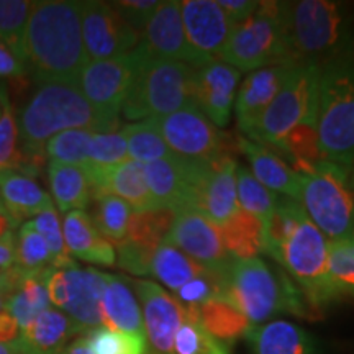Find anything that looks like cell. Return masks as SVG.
I'll use <instances>...</instances> for the list:
<instances>
[{
  "mask_svg": "<svg viewBox=\"0 0 354 354\" xmlns=\"http://www.w3.org/2000/svg\"><path fill=\"white\" fill-rule=\"evenodd\" d=\"M26 74L25 64L17 57L7 44L0 41V77L19 79Z\"/></svg>",
  "mask_w": 354,
  "mask_h": 354,
  "instance_id": "cell-51",
  "label": "cell"
},
{
  "mask_svg": "<svg viewBox=\"0 0 354 354\" xmlns=\"http://www.w3.org/2000/svg\"><path fill=\"white\" fill-rule=\"evenodd\" d=\"M185 312L227 348L243 338L251 326L240 310L223 299L209 300L196 308H185Z\"/></svg>",
  "mask_w": 354,
  "mask_h": 354,
  "instance_id": "cell-30",
  "label": "cell"
},
{
  "mask_svg": "<svg viewBox=\"0 0 354 354\" xmlns=\"http://www.w3.org/2000/svg\"><path fill=\"white\" fill-rule=\"evenodd\" d=\"M84 333L76 323L51 307L21 328L19 342L28 354H63L69 339Z\"/></svg>",
  "mask_w": 354,
  "mask_h": 354,
  "instance_id": "cell-29",
  "label": "cell"
},
{
  "mask_svg": "<svg viewBox=\"0 0 354 354\" xmlns=\"http://www.w3.org/2000/svg\"><path fill=\"white\" fill-rule=\"evenodd\" d=\"M236 145L251 165V174L259 180L264 187L274 194H282L284 197L299 202L300 189H302V176L297 174L287 165L277 153L271 151L268 146L238 136Z\"/></svg>",
  "mask_w": 354,
  "mask_h": 354,
  "instance_id": "cell-24",
  "label": "cell"
},
{
  "mask_svg": "<svg viewBox=\"0 0 354 354\" xmlns=\"http://www.w3.org/2000/svg\"><path fill=\"white\" fill-rule=\"evenodd\" d=\"M218 59L238 71H258L268 66L294 64L287 32V2H259L245 24L234 26Z\"/></svg>",
  "mask_w": 354,
  "mask_h": 354,
  "instance_id": "cell-6",
  "label": "cell"
},
{
  "mask_svg": "<svg viewBox=\"0 0 354 354\" xmlns=\"http://www.w3.org/2000/svg\"><path fill=\"white\" fill-rule=\"evenodd\" d=\"M328 277L336 297H354V234L330 241Z\"/></svg>",
  "mask_w": 354,
  "mask_h": 354,
  "instance_id": "cell-42",
  "label": "cell"
},
{
  "mask_svg": "<svg viewBox=\"0 0 354 354\" xmlns=\"http://www.w3.org/2000/svg\"><path fill=\"white\" fill-rule=\"evenodd\" d=\"M317 133L326 161L354 165V55L322 69Z\"/></svg>",
  "mask_w": 354,
  "mask_h": 354,
  "instance_id": "cell-5",
  "label": "cell"
},
{
  "mask_svg": "<svg viewBox=\"0 0 354 354\" xmlns=\"http://www.w3.org/2000/svg\"><path fill=\"white\" fill-rule=\"evenodd\" d=\"M15 264V236L0 240V271Z\"/></svg>",
  "mask_w": 354,
  "mask_h": 354,
  "instance_id": "cell-53",
  "label": "cell"
},
{
  "mask_svg": "<svg viewBox=\"0 0 354 354\" xmlns=\"http://www.w3.org/2000/svg\"><path fill=\"white\" fill-rule=\"evenodd\" d=\"M0 198L15 228L55 207L50 194L33 177L17 171L0 172Z\"/></svg>",
  "mask_w": 354,
  "mask_h": 354,
  "instance_id": "cell-27",
  "label": "cell"
},
{
  "mask_svg": "<svg viewBox=\"0 0 354 354\" xmlns=\"http://www.w3.org/2000/svg\"><path fill=\"white\" fill-rule=\"evenodd\" d=\"M107 272L82 269L77 264L64 269L50 268L46 272V289L51 305L68 315L82 333L104 326L102 295Z\"/></svg>",
  "mask_w": 354,
  "mask_h": 354,
  "instance_id": "cell-12",
  "label": "cell"
},
{
  "mask_svg": "<svg viewBox=\"0 0 354 354\" xmlns=\"http://www.w3.org/2000/svg\"><path fill=\"white\" fill-rule=\"evenodd\" d=\"M128 149L122 131H94L87 146V166L112 167L127 161Z\"/></svg>",
  "mask_w": 354,
  "mask_h": 354,
  "instance_id": "cell-46",
  "label": "cell"
},
{
  "mask_svg": "<svg viewBox=\"0 0 354 354\" xmlns=\"http://www.w3.org/2000/svg\"><path fill=\"white\" fill-rule=\"evenodd\" d=\"M194 105L192 66L179 61L148 59L133 79L122 112L128 120H148Z\"/></svg>",
  "mask_w": 354,
  "mask_h": 354,
  "instance_id": "cell-8",
  "label": "cell"
},
{
  "mask_svg": "<svg viewBox=\"0 0 354 354\" xmlns=\"http://www.w3.org/2000/svg\"><path fill=\"white\" fill-rule=\"evenodd\" d=\"M236 167L230 153L207 161L190 209L201 212L218 227L236 214Z\"/></svg>",
  "mask_w": 354,
  "mask_h": 354,
  "instance_id": "cell-19",
  "label": "cell"
},
{
  "mask_svg": "<svg viewBox=\"0 0 354 354\" xmlns=\"http://www.w3.org/2000/svg\"><path fill=\"white\" fill-rule=\"evenodd\" d=\"M48 179L55 203L63 214L87 209L92 194L86 169L82 166L50 161Z\"/></svg>",
  "mask_w": 354,
  "mask_h": 354,
  "instance_id": "cell-32",
  "label": "cell"
},
{
  "mask_svg": "<svg viewBox=\"0 0 354 354\" xmlns=\"http://www.w3.org/2000/svg\"><path fill=\"white\" fill-rule=\"evenodd\" d=\"M223 271L216 272L207 269L201 276L194 277L179 290H176V300L184 308H196L198 305L209 302V300L221 299V276H223Z\"/></svg>",
  "mask_w": 354,
  "mask_h": 354,
  "instance_id": "cell-48",
  "label": "cell"
},
{
  "mask_svg": "<svg viewBox=\"0 0 354 354\" xmlns=\"http://www.w3.org/2000/svg\"><path fill=\"white\" fill-rule=\"evenodd\" d=\"M86 338L92 354H151L145 336L115 331L107 326L88 330Z\"/></svg>",
  "mask_w": 354,
  "mask_h": 354,
  "instance_id": "cell-43",
  "label": "cell"
},
{
  "mask_svg": "<svg viewBox=\"0 0 354 354\" xmlns=\"http://www.w3.org/2000/svg\"><path fill=\"white\" fill-rule=\"evenodd\" d=\"M351 183H353V189H354V171H351Z\"/></svg>",
  "mask_w": 354,
  "mask_h": 354,
  "instance_id": "cell-58",
  "label": "cell"
},
{
  "mask_svg": "<svg viewBox=\"0 0 354 354\" xmlns=\"http://www.w3.org/2000/svg\"><path fill=\"white\" fill-rule=\"evenodd\" d=\"M140 44L151 59L179 61L196 66V57L184 32L180 2L176 0L161 2L153 19L146 25L145 32L141 33Z\"/></svg>",
  "mask_w": 354,
  "mask_h": 354,
  "instance_id": "cell-22",
  "label": "cell"
},
{
  "mask_svg": "<svg viewBox=\"0 0 354 354\" xmlns=\"http://www.w3.org/2000/svg\"><path fill=\"white\" fill-rule=\"evenodd\" d=\"M133 209L125 201L115 196H104L95 198V209L92 221L105 240L118 245L128 232Z\"/></svg>",
  "mask_w": 354,
  "mask_h": 354,
  "instance_id": "cell-38",
  "label": "cell"
},
{
  "mask_svg": "<svg viewBox=\"0 0 354 354\" xmlns=\"http://www.w3.org/2000/svg\"><path fill=\"white\" fill-rule=\"evenodd\" d=\"M180 17L196 66L218 56L234 25L214 0H184Z\"/></svg>",
  "mask_w": 354,
  "mask_h": 354,
  "instance_id": "cell-20",
  "label": "cell"
},
{
  "mask_svg": "<svg viewBox=\"0 0 354 354\" xmlns=\"http://www.w3.org/2000/svg\"><path fill=\"white\" fill-rule=\"evenodd\" d=\"M0 115H2V105H0Z\"/></svg>",
  "mask_w": 354,
  "mask_h": 354,
  "instance_id": "cell-60",
  "label": "cell"
},
{
  "mask_svg": "<svg viewBox=\"0 0 354 354\" xmlns=\"http://www.w3.org/2000/svg\"><path fill=\"white\" fill-rule=\"evenodd\" d=\"M322 69L313 64H294L281 91L274 97L250 138L277 148L295 127L315 125L318 120Z\"/></svg>",
  "mask_w": 354,
  "mask_h": 354,
  "instance_id": "cell-9",
  "label": "cell"
},
{
  "mask_svg": "<svg viewBox=\"0 0 354 354\" xmlns=\"http://www.w3.org/2000/svg\"><path fill=\"white\" fill-rule=\"evenodd\" d=\"M122 135L125 136L127 141L128 158L133 161L148 165V162L172 156L154 118L127 125L122 130Z\"/></svg>",
  "mask_w": 354,
  "mask_h": 354,
  "instance_id": "cell-35",
  "label": "cell"
},
{
  "mask_svg": "<svg viewBox=\"0 0 354 354\" xmlns=\"http://www.w3.org/2000/svg\"><path fill=\"white\" fill-rule=\"evenodd\" d=\"M63 236L71 258L86 263L112 268L117 264V251L109 240L99 233L86 210H73L64 214Z\"/></svg>",
  "mask_w": 354,
  "mask_h": 354,
  "instance_id": "cell-25",
  "label": "cell"
},
{
  "mask_svg": "<svg viewBox=\"0 0 354 354\" xmlns=\"http://www.w3.org/2000/svg\"><path fill=\"white\" fill-rule=\"evenodd\" d=\"M216 3H218L221 10L227 13L230 21L234 26L250 20L259 6V2H253V0H218Z\"/></svg>",
  "mask_w": 354,
  "mask_h": 354,
  "instance_id": "cell-50",
  "label": "cell"
},
{
  "mask_svg": "<svg viewBox=\"0 0 354 354\" xmlns=\"http://www.w3.org/2000/svg\"><path fill=\"white\" fill-rule=\"evenodd\" d=\"M63 354H92L91 348H88L86 333L79 335L76 339H73V342L66 346Z\"/></svg>",
  "mask_w": 354,
  "mask_h": 354,
  "instance_id": "cell-54",
  "label": "cell"
},
{
  "mask_svg": "<svg viewBox=\"0 0 354 354\" xmlns=\"http://www.w3.org/2000/svg\"><path fill=\"white\" fill-rule=\"evenodd\" d=\"M15 236V225L7 212H0V240H8Z\"/></svg>",
  "mask_w": 354,
  "mask_h": 354,
  "instance_id": "cell-55",
  "label": "cell"
},
{
  "mask_svg": "<svg viewBox=\"0 0 354 354\" xmlns=\"http://www.w3.org/2000/svg\"><path fill=\"white\" fill-rule=\"evenodd\" d=\"M32 221L33 227L37 228V232L41 234L43 240L46 241L48 248H50V253L53 256V268L64 269L76 264L68 253V248H66L63 236V225H61L59 215H57L55 207L41 212V214L35 216V220Z\"/></svg>",
  "mask_w": 354,
  "mask_h": 354,
  "instance_id": "cell-47",
  "label": "cell"
},
{
  "mask_svg": "<svg viewBox=\"0 0 354 354\" xmlns=\"http://www.w3.org/2000/svg\"><path fill=\"white\" fill-rule=\"evenodd\" d=\"M48 269L37 272L25 271L19 284L13 287L10 294L3 299V310H7L19 322L20 328L28 326L35 318L51 308L46 289Z\"/></svg>",
  "mask_w": 354,
  "mask_h": 354,
  "instance_id": "cell-31",
  "label": "cell"
},
{
  "mask_svg": "<svg viewBox=\"0 0 354 354\" xmlns=\"http://www.w3.org/2000/svg\"><path fill=\"white\" fill-rule=\"evenodd\" d=\"M245 338L251 354H318L313 336L286 320L251 325Z\"/></svg>",
  "mask_w": 354,
  "mask_h": 354,
  "instance_id": "cell-26",
  "label": "cell"
},
{
  "mask_svg": "<svg viewBox=\"0 0 354 354\" xmlns=\"http://www.w3.org/2000/svg\"><path fill=\"white\" fill-rule=\"evenodd\" d=\"M82 41L88 61L123 56L138 46L141 35L122 19L112 2H84Z\"/></svg>",
  "mask_w": 354,
  "mask_h": 354,
  "instance_id": "cell-14",
  "label": "cell"
},
{
  "mask_svg": "<svg viewBox=\"0 0 354 354\" xmlns=\"http://www.w3.org/2000/svg\"><path fill=\"white\" fill-rule=\"evenodd\" d=\"M174 212L167 209L135 212L125 238L117 246V264L135 276H149L156 250L169 233Z\"/></svg>",
  "mask_w": 354,
  "mask_h": 354,
  "instance_id": "cell-17",
  "label": "cell"
},
{
  "mask_svg": "<svg viewBox=\"0 0 354 354\" xmlns=\"http://www.w3.org/2000/svg\"><path fill=\"white\" fill-rule=\"evenodd\" d=\"M151 59L141 44L127 55L104 61H88L79 76L77 87L91 107L117 128L133 79L146 61Z\"/></svg>",
  "mask_w": 354,
  "mask_h": 354,
  "instance_id": "cell-11",
  "label": "cell"
},
{
  "mask_svg": "<svg viewBox=\"0 0 354 354\" xmlns=\"http://www.w3.org/2000/svg\"><path fill=\"white\" fill-rule=\"evenodd\" d=\"M294 64H276L250 73L234 99V113H236L238 128L246 136L253 135L266 110L274 97L281 91L287 74Z\"/></svg>",
  "mask_w": 354,
  "mask_h": 354,
  "instance_id": "cell-23",
  "label": "cell"
},
{
  "mask_svg": "<svg viewBox=\"0 0 354 354\" xmlns=\"http://www.w3.org/2000/svg\"><path fill=\"white\" fill-rule=\"evenodd\" d=\"M66 130H91L110 133V125L91 107L74 84H39L37 92L20 113L19 131L24 151L21 174L32 177L41 171L44 145Z\"/></svg>",
  "mask_w": 354,
  "mask_h": 354,
  "instance_id": "cell-2",
  "label": "cell"
},
{
  "mask_svg": "<svg viewBox=\"0 0 354 354\" xmlns=\"http://www.w3.org/2000/svg\"><path fill=\"white\" fill-rule=\"evenodd\" d=\"M221 299L240 310L251 325L282 313L310 318L313 312L290 277L261 258L230 261L221 276Z\"/></svg>",
  "mask_w": 354,
  "mask_h": 354,
  "instance_id": "cell-3",
  "label": "cell"
},
{
  "mask_svg": "<svg viewBox=\"0 0 354 354\" xmlns=\"http://www.w3.org/2000/svg\"><path fill=\"white\" fill-rule=\"evenodd\" d=\"M174 354H232L230 348L215 339L196 318H185L174 339Z\"/></svg>",
  "mask_w": 354,
  "mask_h": 354,
  "instance_id": "cell-45",
  "label": "cell"
},
{
  "mask_svg": "<svg viewBox=\"0 0 354 354\" xmlns=\"http://www.w3.org/2000/svg\"><path fill=\"white\" fill-rule=\"evenodd\" d=\"M328 245L325 234L305 216L274 258L294 279L313 312L338 300L328 277Z\"/></svg>",
  "mask_w": 354,
  "mask_h": 354,
  "instance_id": "cell-10",
  "label": "cell"
},
{
  "mask_svg": "<svg viewBox=\"0 0 354 354\" xmlns=\"http://www.w3.org/2000/svg\"><path fill=\"white\" fill-rule=\"evenodd\" d=\"M236 201L241 210L256 216L263 223L269 220L276 209L279 197L272 190L264 187L246 167H236Z\"/></svg>",
  "mask_w": 354,
  "mask_h": 354,
  "instance_id": "cell-37",
  "label": "cell"
},
{
  "mask_svg": "<svg viewBox=\"0 0 354 354\" xmlns=\"http://www.w3.org/2000/svg\"><path fill=\"white\" fill-rule=\"evenodd\" d=\"M92 198L115 196L125 201L133 212H148L154 209L145 177V165L133 159L112 167L84 166Z\"/></svg>",
  "mask_w": 354,
  "mask_h": 354,
  "instance_id": "cell-21",
  "label": "cell"
},
{
  "mask_svg": "<svg viewBox=\"0 0 354 354\" xmlns=\"http://www.w3.org/2000/svg\"><path fill=\"white\" fill-rule=\"evenodd\" d=\"M287 32L294 64L325 66L354 55V8L344 2H287Z\"/></svg>",
  "mask_w": 354,
  "mask_h": 354,
  "instance_id": "cell-4",
  "label": "cell"
},
{
  "mask_svg": "<svg viewBox=\"0 0 354 354\" xmlns=\"http://www.w3.org/2000/svg\"><path fill=\"white\" fill-rule=\"evenodd\" d=\"M3 308V304H2V299H0V310Z\"/></svg>",
  "mask_w": 354,
  "mask_h": 354,
  "instance_id": "cell-59",
  "label": "cell"
},
{
  "mask_svg": "<svg viewBox=\"0 0 354 354\" xmlns=\"http://www.w3.org/2000/svg\"><path fill=\"white\" fill-rule=\"evenodd\" d=\"M21 328L19 322L7 310H0V344H10L20 338Z\"/></svg>",
  "mask_w": 354,
  "mask_h": 354,
  "instance_id": "cell-52",
  "label": "cell"
},
{
  "mask_svg": "<svg viewBox=\"0 0 354 354\" xmlns=\"http://www.w3.org/2000/svg\"><path fill=\"white\" fill-rule=\"evenodd\" d=\"M194 68V104L216 128L228 125L241 71L218 57Z\"/></svg>",
  "mask_w": 354,
  "mask_h": 354,
  "instance_id": "cell-18",
  "label": "cell"
},
{
  "mask_svg": "<svg viewBox=\"0 0 354 354\" xmlns=\"http://www.w3.org/2000/svg\"><path fill=\"white\" fill-rule=\"evenodd\" d=\"M138 299L151 354H174V339L185 318L176 297L151 281H130Z\"/></svg>",
  "mask_w": 354,
  "mask_h": 354,
  "instance_id": "cell-16",
  "label": "cell"
},
{
  "mask_svg": "<svg viewBox=\"0 0 354 354\" xmlns=\"http://www.w3.org/2000/svg\"><path fill=\"white\" fill-rule=\"evenodd\" d=\"M0 105H2V115H0V172L2 171H17L24 169V151L20 145L19 122H17L15 112L8 100L6 87H0Z\"/></svg>",
  "mask_w": 354,
  "mask_h": 354,
  "instance_id": "cell-39",
  "label": "cell"
},
{
  "mask_svg": "<svg viewBox=\"0 0 354 354\" xmlns=\"http://www.w3.org/2000/svg\"><path fill=\"white\" fill-rule=\"evenodd\" d=\"M300 205L328 241L354 234V189L351 167L322 161L302 174Z\"/></svg>",
  "mask_w": 354,
  "mask_h": 354,
  "instance_id": "cell-7",
  "label": "cell"
},
{
  "mask_svg": "<svg viewBox=\"0 0 354 354\" xmlns=\"http://www.w3.org/2000/svg\"><path fill=\"white\" fill-rule=\"evenodd\" d=\"M307 214H305L304 207L300 202L294 198L282 197L279 198L276 209L272 215L264 223V246L263 253L271 256L274 259L277 256L281 248L286 245L290 234L297 230Z\"/></svg>",
  "mask_w": 354,
  "mask_h": 354,
  "instance_id": "cell-36",
  "label": "cell"
},
{
  "mask_svg": "<svg viewBox=\"0 0 354 354\" xmlns=\"http://www.w3.org/2000/svg\"><path fill=\"white\" fill-rule=\"evenodd\" d=\"M15 266L26 272L44 271L53 268V256L46 241L33 227V221L20 225L15 236Z\"/></svg>",
  "mask_w": 354,
  "mask_h": 354,
  "instance_id": "cell-40",
  "label": "cell"
},
{
  "mask_svg": "<svg viewBox=\"0 0 354 354\" xmlns=\"http://www.w3.org/2000/svg\"><path fill=\"white\" fill-rule=\"evenodd\" d=\"M102 315H104V326L107 328L146 338L143 313L128 279L113 274L105 276Z\"/></svg>",
  "mask_w": 354,
  "mask_h": 354,
  "instance_id": "cell-28",
  "label": "cell"
},
{
  "mask_svg": "<svg viewBox=\"0 0 354 354\" xmlns=\"http://www.w3.org/2000/svg\"><path fill=\"white\" fill-rule=\"evenodd\" d=\"M0 212H7L6 207H3V203H2V198H0Z\"/></svg>",
  "mask_w": 354,
  "mask_h": 354,
  "instance_id": "cell-57",
  "label": "cell"
},
{
  "mask_svg": "<svg viewBox=\"0 0 354 354\" xmlns=\"http://www.w3.org/2000/svg\"><path fill=\"white\" fill-rule=\"evenodd\" d=\"M32 6L30 0H0V41L7 44L24 64V38Z\"/></svg>",
  "mask_w": 354,
  "mask_h": 354,
  "instance_id": "cell-41",
  "label": "cell"
},
{
  "mask_svg": "<svg viewBox=\"0 0 354 354\" xmlns=\"http://www.w3.org/2000/svg\"><path fill=\"white\" fill-rule=\"evenodd\" d=\"M167 148L189 161H210L225 154V135L196 105L154 118Z\"/></svg>",
  "mask_w": 354,
  "mask_h": 354,
  "instance_id": "cell-13",
  "label": "cell"
},
{
  "mask_svg": "<svg viewBox=\"0 0 354 354\" xmlns=\"http://www.w3.org/2000/svg\"><path fill=\"white\" fill-rule=\"evenodd\" d=\"M165 241L210 271H223L232 261L225 250L218 225L197 210L174 212V220Z\"/></svg>",
  "mask_w": 354,
  "mask_h": 354,
  "instance_id": "cell-15",
  "label": "cell"
},
{
  "mask_svg": "<svg viewBox=\"0 0 354 354\" xmlns=\"http://www.w3.org/2000/svg\"><path fill=\"white\" fill-rule=\"evenodd\" d=\"M112 6L117 8L122 19L141 35L161 2L159 0H118V2H112Z\"/></svg>",
  "mask_w": 354,
  "mask_h": 354,
  "instance_id": "cell-49",
  "label": "cell"
},
{
  "mask_svg": "<svg viewBox=\"0 0 354 354\" xmlns=\"http://www.w3.org/2000/svg\"><path fill=\"white\" fill-rule=\"evenodd\" d=\"M205 271L207 269L203 266L190 259L187 254L177 250L176 246L169 245L167 241H162L153 256L149 276L156 277L167 289L176 292Z\"/></svg>",
  "mask_w": 354,
  "mask_h": 354,
  "instance_id": "cell-34",
  "label": "cell"
},
{
  "mask_svg": "<svg viewBox=\"0 0 354 354\" xmlns=\"http://www.w3.org/2000/svg\"><path fill=\"white\" fill-rule=\"evenodd\" d=\"M0 354H28L25 351V348L21 346V343L17 339L10 344H0Z\"/></svg>",
  "mask_w": 354,
  "mask_h": 354,
  "instance_id": "cell-56",
  "label": "cell"
},
{
  "mask_svg": "<svg viewBox=\"0 0 354 354\" xmlns=\"http://www.w3.org/2000/svg\"><path fill=\"white\" fill-rule=\"evenodd\" d=\"M77 0L33 2L26 21L25 68L39 84H74L88 63Z\"/></svg>",
  "mask_w": 354,
  "mask_h": 354,
  "instance_id": "cell-1",
  "label": "cell"
},
{
  "mask_svg": "<svg viewBox=\"0 0 354 354\" xmlns=\"http://www.w3.org/2000/svg\"><path fill=\"white\" fill-rule=\"evenodd\" d=\"M91 130H66L57 133L44 145V154L50 161L64 165L87 166V146L92 136Z\"/></svg>",
  "mask_w": 354,
  "mask_h": 354,
  "instance_id": "cell-44",
  "label": "cell"
},
{
  "mask_svg": "<svg viewBox=\"0 0 354 354\" xmlns=\"http://www.w3.org/2000/svg\"><path fill=\"white\" fill-rule=\"evenodd\" d=\"M220 233L232 259H253L263 254L264 223L245 210L238 209L221 225Z\"/></svg>",
  "mask_w": 354,
  "mask_h": 354,
  "instance_id": "cell-33",
  "label": "cell"
}]
</instances>
